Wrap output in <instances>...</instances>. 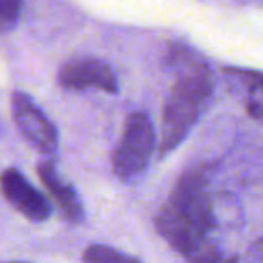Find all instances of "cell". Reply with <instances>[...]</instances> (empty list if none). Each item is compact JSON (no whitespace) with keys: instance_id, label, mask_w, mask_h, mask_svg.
I'll list each match as a JSON object with an SVG mask.
<instances>
[{"instance_id":"6da1fadb","label":"cell","mask_w":263,"mask_h":263,"mask_svg":"<svg viewBox=\"0 0 263 263\" xmlns=\"http://www.w3.org/2000/svg\"><path fill=\"white\" fill-rule=\"evenodd\" d=\"M208 186V166L187 170L155 218L161 236L190 263H218L222 259L218 245L209 236L216 227V216Z\"/></svg>"},{"instance_id":"7a4b0ae2","label":"cell","mask_w":263,"mask_h":263,"mask_svg":"<svg viewBox=\"0 0 263 263\" xmlns=\"http://www.w3.org/2000/svg\"><path fill=\"white\" fill-rule=\"evenodd\" d=\"M170 62L177 70V78L162 108L159 141L161 155L173 152L186 139L200 114L204 112L215 85L208 62L195 56L184 45H175L172 49Z\"/></svg>"},{"instance_id":"3957f363","label":"cell","mask_w":263,"mask_h":263,"mask_svg":"<svg viewBox=\"0 0 263 263\" xmlns=\"http://www.w3.org/2000/svg\"><path fill=\"white\" fill-rule=\"evenodd\" d=\"M155 148V130L144 112L128 116L124 130L112 155V172L117 179L130 180L148 166Z\"/></svg>"},{"instance_id":"277c9868","label":"cell","mask_w":263,"mask_h":263,"mask_svg":"<svg viewBox=\"0 0 263 263\" xmlns=\"http://www.w3.org/2000/svg\"><path fill=\"white\" fill-rule=\"evenodd\" d=\"M11 114L15 124L26 141L45 155H52L58 148V132L45 112L24 92H13Z\"/></svg>"},{"instance_id":"5b68a950","label":"cell","mask_w":263,"mask_h":263,"mask_svg":"<svg viewBox=\"0 0 263 263\" xmlns=\"http://www.w3.org/2000/svg\"><path fill=\"white\" fill-rule=\"evenodd\" d=\"M58 83L65 90H98L117 94L119 83L114 70L98 58H72L60 67Z\"/></svg>"},{"instance_id":"8992f818","label":"cell","mask_w":263,"mask_h":263,"mask_svg":"<svg viewBox=\"0 0 263 263\" xmlns=\"http://www.w3.org/2000/svg\"><path fill=\"white\" fill-rule=\"evenodd\" d=\"M0 190L6 200L31 222H44L51 215V202L18 170L9 168L0 175Z\"/></svg>"},{"instance_id":"52a82bcc","label":"cell","mask_w":263,"mask_h":263,"mask_svg":"<svg viewBox=\"0 0 263 263\" xmlns=\"http://www.w3.org/2000/svg\"><path fill=\"white\" fill-rule=\"evenodd\" d=\"M38 177H40L42 184L47 190L49 197L56 202L60 211L63 213L69 222L80 223L85 216V209L81 204V198L74 186H70L65 179L58 173L56 166L51 161H44L38 164Z\"/></svg>"},{"instance_id":"ba28073f","label":"cell","mask_w":263,"mask_h":263,"mask_svg":"<svg viewBox=\"0 0 263 263\" xmlns=\"http://www.w3.org/2000/svg\"><path fill=\"white\" fill-rule=\"evenodd\" d=\"M83 263H141L137 258L108 245H88L83 252Z\"/></svg>"},{"instance_id":"9c48e42d","label":"cell","mask_w":263,"mask_h":263,"mask_svg":"<svg viewBox=\"0 0 263 263\" xmlns=\"http://www.w3.org/2000/svg\"><path fill=\"white\" fill-rule=\"evenodd\" d=\"M22 13V2L16 0H0V31L8 33L13 31L20 20Z\"/></svg>"},{"instance_id":"30bf717a","label":"cell","mask_w":263,"mask_h":263,"mask_svg":"<svg viewBox=\"0 0 263 263\" xmlns=\"http://www.w3.org/2000/svg\"><path fill=\"white\" fill-rule=\"evenodd\" d=\"M218 263H238L236 258H227V259H220Z\"/></svg>"},{"instance_id":"8fae6325","label":"cell","mask_w":263,"mask_h":263,"mask_svg":"<svg viewBox=\"0 0 263 263\" xmlns=\"http://www.w3.org/2000/svg\"><path fill=\"white\" fill-rule=\"evenodd\" d=\"M2 263H26V261H2Z\"/></svg>"}]
</instances>
